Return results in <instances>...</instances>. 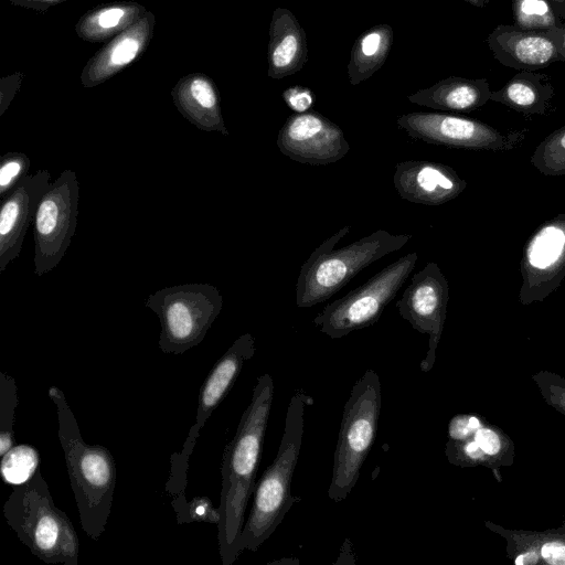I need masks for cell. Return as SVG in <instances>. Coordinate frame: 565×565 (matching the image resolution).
Returning a JSON list of instances; mask_svg holds the SVG:
<instances>
[{
	"label": "cell",
	"instance_id": "cell-13",
	"mask_svg": "<svg viewBox=\"0 0 565 565\" xmlns=\"http://www.w3.org/2000/svg\"><path fill=\"white\" fill-rule=\"evenodd\" d=\"M449 285L439 266L427 263L414 274L409 286L396 302L398 312L416 331L428 335V350L419 367L429 372L436 361L447 315Z\"/></svg>",
	"mask_w": 565,
	"mask_h": 565
},
{
	"label": "cell",
	"instance_id": "cell-28",
	"mask_svg": "<svg viewBox=\"0 0 565 565\" xmlns=\"http://www.w3.org/2000/svg\"><path fill=\"white\" fill-rule=\"evenodd\" d=\"M514 24L524 30H550L562 24L550 0H512Z\"/></svg>",
	"mask_w": 565,
	"mask_h": 565
},
{
	"label": "cell",
	"instance_id": "cell-23",
	"mask_svg": "<svg viewBox=\"0 0 565 565\" xmlns=\"http://www.w3.org/2000/svg\"><path fill=\"white\" fill-rule=\"evenodd\" d=\"M147 11L135 1L102 4L79 18L75 32L85 42L106 43L139 21Z\"/></svg>",
	"mask_w": 565,
	"mask_h": 565
},
{
	"label": "cell",
	"instance_id": "cell-20",
	"mask_svg": "<svg viewBox=\"0 0 565 565\" xmlns=\"http://www.w3.org/2000/svg\"><path fill=\"white\" fill-rule=\"evenodd\" d=\"M267 60L273 79L299 72L308 60L306 32L289 9L276 8L273 13Z\"/></svg>",
	"mask_w": 565,
	"mask_h": 565
},
{
	"label": "cell",
	"instance_id": "cell-11",
	"mask_svg": "<svg viewBox=\"0 0 565 565\" xmlns=\"http://www.w3.org/2000/svg\"><path fill=\"white\" fill-rule=\"evenodd\" d=\"M396 121L413 139L469 150H512L524 141L527 132V129L503 132L483 121L447 113L414 111L399 116Z\"/></svg>",
	"mask_w": 565,
	"mask_h": 565
},
{
	"label": "cell",
	"instance_id": "cell-2",
	"mask_svg": "<svg viewBox=\"0 0 565 565\" xmlns=\"http://www.w3.org/2000/svg\"><path fill=\"white\" fill-rule=\"evenodd\" d=\"M56 406L57 436L62 446L82 530L97 541L106 529L116 487V463L102 445L84 441L64 392L53 385L47 391Z\"/></svg>",
	"mask_w": 565,
	"mask_h": 565
},
{
	"label": "cell",
	"instance_id": "cell-24",
	"mask_svg": "<svg viewBox=\"0 0 565 565\" xmlns=\"http://www.w3.org/2000/svg\"><path fill=\"white\" fill-rule=\"evenodd\" d=\"M554 88L546 74L534 71H520L500 89L491 92L490 100L523 114L546 115Z\"/></svg>",
	"mask_w": 565,
	"mask_h": 565
},
{
	"label": "cell",
	"instance_id": "cell-10",
	"mask_svg": "<svg viewBox=\"0 0 565 565\" xmlns=\"http://www.w3.org/2000/svg\"><path fill=\"white\" fill-rule=\"evenodd\" d=\"M255 351V338L250 333L239 335L215 362L202 383L193 425L189 430L182 450L171 456V468L166 489L172 498L185 495L189 459L201 429L226 397L244 364L254 356Z\"/></svg>",
	"mask_w": 565,
	"mask_h": 565
},
{
	"label": "cell",
	"instance_id": "cell-33",
	"mask_svg": "<svg viewBox=\"0 0 565 565\" xmlns=\"http://www.w3.org/2000/svg\"><path fill=\"white\" fill-rule=\"evenodd\" d=\"M544 402L565 416V379L559 374L542 370L531 375Z\"/></svg>",
	"mask_w": 565,
	"mask_h": 565
},
{
	"label": "cell",
	"instance_id": "cell-14",
	"mask_svg": "<svg viewBox=\"0 0 565 565\" xmlns=\"http://www.w3.org/2000/svg\"><path fill=\"white\" fill-rule=\"evenodd\" d=\"M277 146L286 157L310 166L334 163L350 150L341 127L315 110L289 116L278 132Z\"/></svg>",
	"mask_w": 565,
	"mask_h": 565
},
{
	"label": "cell",
	"instance_id": "cell-38",
	"mask_svg": "<svg viewBox=\"0 0 565 565\" xmlns=\"http://www.w3.org/2000/svg\"><path fill=\"white\" fill-rule=\"evenodd\" d=\"M556 15L561 20H565V0H550Z\"/></svg>",
	"mask_w": 565,
	"mask_h": 565
},
{
	"label": "cell",
	"instance_id": "cell-19",
	"mask_svg": "<svg viewBox=\"0 0 565 565\" xmlns=\"http://www.w3.org/2000/svg\"><path fill=\"white\" fill-rule=\"evenodd\" d=\"M171 97L179 113L198 129L230 135L217 86L209 75L196 72L181 77L173 86Z\"/></svg>",
	"mask_w": 565,
	"mask_h": 565
},
{
	"label": "cell",
	"instance_id": "cell-22",
	"mask_svg": "<svg viewBox=\"0 0 565 565\" xmlns=\"http://www.w3.org/2000/svg\"><path fill=\"white\" fill-rule=\"evenodd\" d=\"M490 85L486 78L450 76L415 92L407 99L435 110L470 113L490 100Z\"/></svg>",
	"mask_w": 565,
	"mask_h": 565
},
{
	"label": "cell",
	"instance_id": "cell-1",
	"mask_svg": "<svg viewBox=\"0 0 565 565\" xmlns=\"http://www.w3.org/2000/svg\"><path fill=\"white\" fill-rule=\"evenodd\" d=\"M274 398V381L265 373L257 377L252 399L243 412L236 433L224 448L218 552L223 565H232L239 556L238 541L245 524V512L256 487L264 438Z\"/></svg>",
	"mask_w": 565,
	"mask_h": 565
},
{
	"label": "cell",
	"instance_id": "cell-17",
	"mask_svg": "<svg viewBox=\"0 0 565 565\" xmlns=\"http://www.w3.org/2000/svg\"><path fill=\"white\" fill-rule=\"evenodd\" d=\"M151 11L106 42L85 64L79 75L84 88L96 87L135 63L148 49L154 32Z\"/></svg>",
	"mask_w": 565,
	"mask_h": 565
},
{
	"label": "cell",
	"instance_id": "cell-21",
	"mask_svg": "<svg viewBox=\"0 0 565 565\" xmlns=\"http://www.w3.org/2000/svg\"><path fill=\"white\" fill-rule=\"evenodd\" d=\"M484 525L505 540L508 555L516 565H565V521L544 531L509 530L490 521Z\"/></svg>",
	"mask_w": 565,
	"mask_h": 565
},
{
	"label": "cell",
	"instance_id": "cell-36",
	"mask_svg": "<svg viewBox=\"0 0 565 565\" xmlns=\"http://www.w3.org/2000/svg\"><path fill=\"white\" fill-rule=\"evenodd\" d=\"M64 1L66 0H9L13 6L41 12L47 11Z\"/></svg>",
	"mask_w": 565,
	"mask_h": 565
},
{
	"label": "cell",
	"instance_id": "cell-30",
	"mask_svg": "<svg viewBox=\"0 0 565 565\" xmlns=\"http://www.w3.org/2000/svg\"><path fill=\"white\" fill-rule=\"evenodd\" d=\"M19 404L15 380L0 372V456L14 446V411Z\"/></svg>",
	"mask_w": 565,
	"mask_h": 565
},
{
	"label": "cell",
	"instance_id": "cell-7",
	"mask_svg": "<svg viewBox=\"0 0 565 565\" xmlns=\"http://www.w3.org/2000/svg\"><path fill=\"white\" fill-rule=\"evenodd\" d=\"M145 306L159 318V349L183 354L203 341L221 313L223 297L210 284H182L149 295Z\"/></svg>",
	"mask_w": 565,
	"mask_h": 565
},
{
	"label": "cell",
	"instance_id": "cell-25",
	"mask_svg": "<svg viewBox=\"0 0 565 565\" xmlns=\"http://www.w3.org/2000/svg\"><path fill=\"white\" fill-rule=\"evenodd\" d=\"M393 42V29L379 24L363 32L354 42L348 63L351 85L369 79L385 62Z\"/></svg>",
	"mask_w": 565,
	"mask_h": 565
},
{
	"label": "cell",
	"instance_id": "cell-18",
	"mask_svg": "<svg viewBox=\"0 0 565 565\" xmlns=\"http://www.w3.org/2000/svg\"><path fill=\"white\" fill-rule=\"evenodd\" d=\"M486 41L499 63L518 71H537L557 62V47L548 30L500 24Z\"/></svg>",
	"mask_w": 565,
	"mask_h": 565
},
{
	"label": "cell",
	"instance_id": "cell-34",
	"mask_svg": "<svg viewBox=\"0 0 565 565\" xmlns=\"http://www.w3.org/2000/svg\"><path fill=\"white\" fill-rule=\"evenodd\" d=\"M286 105L296 114L309 111L315 104L316 96L311 89L305 86H290L282 92Z\"/></svg>",
	"mask_w": 565,
	"mask_h": 565
},
{
	"label": "cell",
	"instance_id": "cell-37",
	"mask_svg": "<svg viewBox=\"0 0 565 565\" xmlns=\"http://www.w3.org/2000/svg\"><path fill=\"white\" fill-rule=\"evenodd\" d=\"M557 47V62H565V23L548 30Z\"/></svg>",
	"mask_w": 565,
	"mask_h": 565
},
{
	"label": "cell",
	"instance_id": "cell-29",
	"mask_svg": "<svg viewBox=\"0 0 565 565\" xmlns=\"http://www.w3.org/2000/svg\"><path fill=\"white\" fill-rule=\"evenodd\" d=\"M0 469L7 483L21 484L32 478L39 469L38 450L24 444L13 446L1 456Z\"/></svg>",
	"mask_w": 565,
	"mask_h": 565
},
{
	"label": "cell",
	"instance_id": "cell-16",
	"mask_svg": "<svg viewBox=\"0 0 565 565\" xmlns=\"http://www.w3.org/2000/svg\"><path fill=\"white\" fill-rule=\"evenodd\" d=\"M393 184L402 199L430 206L456 199L467 188V181L451 167L426 160L398 162Z\"/></svg>",
	"mask_w": 565,
	"mask_h": 565
},
{
	"label": "cell",
	"instance_id": "cell-6",
	"mask_svg": "<svg viewBox=\"0 0 565 565\" xmlns=\"http://www.w3.org/2000/svg\"><path fill=\"white\" fill-rule=\"evenodd\" d=\"M382 407L380 377L366 370L353 385L344 405L328 497L339 503L356 484L360 470L372 449Z\"/></svg>",
	"mask_w": 565,
	"mask_h": 565
},
{
	"label": "cell",
	"instance_id": "cell-27",
	"mask_svg": "<svg viewBox=\"0 0 565 565\" xmlns=\"http://www.w3.org/2000/svg\"><path fill=\"white\" fill-rule=\"evenodd\" d=\"M530 163L544 175L565 174V126L552 131L536 146Z\"/></svg>",
	"mask_w": 565,
	"mask_h": 565
},
{
	"label": "cell",
	"instance_id": "cell-4",
	"mask_svg": "<svg viewBox=\"0 0 565 565\" xmlns=\"http://www.w3.org/2000/svg\"><path fill=\"white\" fill-rule=\"evenodd\" d=\"M3 515L18 539L41 561L78 565V536L66 513L55 505L40 468L28 481L12 486Z\"/></svg>",
	"mask_w": 565,
	"mask_h": 565
},
{
	"label": "cell",
	"instance_id": "cell-3",
	"mask_svg": "<svg viewBox=\"0 0 565 565\" xmlns=\"http://www.w3.org/2000/svg\"><path fill=\"white\" fill-rule=\"evenodd\" d=\"M312 399L302 390L290 398L277 455L254 490L250 512L238 541V551L255 552L301 499L291 494V480L298 462L305 429V408Z\"/></svg>",
	"mask_w": 565,
	"mask_h": 565
},
{
	"label": "cell",
	"instance_id": "cell-8",
	"mask_svg": "<svg viewBox=\"0 0 565 565\" xmlns=\"http://www.w3.org/2000/svg\"><path fill=\"white\" fill-rule=\"evenodd\" d=\"M417 259L416 252L399 257L363 285L327 305L313 323L331 339L373 326L409 277Z\"/></svg>",
	"mask_w": 565,
	"mask_h": 565
},
{
	"label": "cell",
	"instance_id": "cell-9",
	"mask_svg": "<svg viewBox=\"0 0 565 565\" xmlns=\"http://www.w3.org/2000/svg\"><path fill=\"white\" fill-rule=\"evenodd\" d=\"M79 184L73 170H64L42 195L33 221L34 274L53 270L75 234Z\"/></svg>",
	"mask_w": 565,
	"mask_h": 565
},
{
	"label": "cell",
	"instance_id": "cell-35",
	"mask_svg": "<svg viewBox=\"0 0 565 565\" xmlns=\"http://www.w3.org/2000/svg\"><path fill=\"white\" fill-rule=\"evenodd\" d=\"M23 79L21 72H15L0 81V116L8 109L10 103L20 89Z\"/></svg>",
	"mask_w": 565,
	"mask_h": 565
},
{
	"label": "cell",
	"instance_id": "cell-39",
	"mask_svg": "<svg viewBox=\"0 0 565 565\" xmlns=\"http://www.w3.org/2000/svg\"><path fill=\"white\" fill-rule=\"evenodd\" d=\"M466 2H468L469 4L473 6V7H477V8H484L486 4L488 3L487 0H463Z\"/></svg>",
	"mask_w": 565,
	"mask_h": 565
},
{
	"label": "cell",
	"instance_id": "cell-5",
	"mask_svg": "<svg viewBox=\"0 0 565 565\" xmlns=\"http://www.w3.org/2000/svg\"><path fill=\"white\" fill-rule=\"evenodd\" d=\"M350 231L342 227L320 244L302 264L296 282V306L310 308L341 290L358 273L380 258L401 249L409 234L377 230L340 249L335 244Z\"/></svg>",
	"mask_w": 565,
	"mask_h": 565
},
{
	"label": "cell",
	"instance_id": "cell-32",
	"mask_svg": "<svg viewBox=\"0 0 565 565\" xmlns=\"http://www.w3.org/2000/svg\"><path fill=\"white\" fill-rule=\"evenodd\" d=\"M28 154L18 151L4 153L0 159V198L6 199L17 184L28 174Z\"/></svg>",
	"mask_w": 565,
	"mask_h": 565
},
{
	"label": "cell",
	"instance_id": "cell-31",
	"mask_svg": "<svg viewBox=\"0 0 565 565\" xmlns=\"http://www.w3.org/2000/svg\"><path fill=\"white\" fill-rule=\"evenodd\" d=\"M171 505L177 514L178 524L191 522H207L218 524L220 510L215 508L211 500L204 495H196L191 501L184 497L172 498Z\"/></svg>",
	"mask_w": 565,
	"mask_h": 565
},
{
	"label": "cell",
	"instance_id": "cell-12",
	"mask_svg": "<svg viewBox=\"0 0 565 565\" xmlns=\"http://www.w3.org/2000/svg\"><path fill=\"white\" fill-rule=\"evenodd\" d=\"M520 273L519 301L542 302L565 278V213L543 222L526 241Z\"/></svg>",
	"mask_w": 565,
	"mask_h": 565
},
{
	"label": "cell",
	"instance_id": "cell-26",
	"mask_svg": "<svg viewBox=\"0 0 565 565\" xmlns=\"http://www.w3.org/2000/svg\"><path fill=\"white\" fill-rule=\"evenodd\" d=\"M472 437L489 459L491 469L513 463L514 444L499 427L483 419Z\"/></svg>",
	"mask_w": 565,
	"mask_h": 565
},
{
	"label": "cell",
	"instance_id": "cell-15",
	"mask_svg": "<svg viewBox=\"0 0 565 565\" xmlns=\"http://www.w3.org/2000/svg\"><path fill=\"white\" fill-rule=\"evenodd\" d=\"M51 184L49 170L26 174L2 200L0 209V273L19 257L26 231L38 210L39 202Z\"/></svg>",
	"mask_w": 565,
	"mask_h": 565
}]
</instances>
